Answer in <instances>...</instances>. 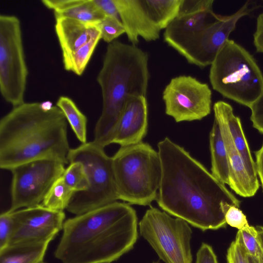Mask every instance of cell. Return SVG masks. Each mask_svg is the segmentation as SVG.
Wrapping results in <instances>:
<instances>
[{"label":"cell","instance_id":"11","mask_svg":"<svg viewBox=\"0 0 263 263\" xmlns=\"http://www.w3.org/2000/svg\"><path fill=\"white\" fill-rule=\"evenodd\" d=\"M65 166L59 160L43 159L21 164L11 170L9 211L41 204L52 184L62 176Z\"/></svg>","mask_w":263,"mask_h":263},{"label":"cell","instance_id":"26","mask_svg":"<svg viewBox=\"0 0 263 263\" xmlns=\"http://www.w3.org/2000/svg\"><path fill=\"white\" fill-rule=\"evenodd\" d=\"M74 193L61 176L52 184L41 204L53 210L63 211L67 208Z\"/></svg>","mask_w":263,"mask_h":263},{"label":"cell","instance_id":"4","mask_svg":"<svg viewBox=\"0 0 263 263\" xmlns=\"http://www.w3.org/2000/svg\"><path fill=\"white\" fill-rule=\"evenodd\" d=\"M148 55L136 45L115 40L108 44L97 81L102 96L101 115L94 129L96 144L112 143L118 123L133 97L145 96L150 78Z\"/></svg>","mask_w":263,"mask_h":263},{"label":"cell","instance_id":"33","mask_svg":"<svg viewBox=\"0 0 263 263\" xmlns=\"http://www.w3.org/2000/svg\"><path fill=\"white\" fill-rule=\"evenodd\" d=\"M253 126L263 134V93L250 107Z\"/></svg>","mask_w":263,"mask_h":263},{"label":"cell","instance_id":"18","mask_svg":"<svg viewBox=\"0 0 263 263\" xmlns=\"http://www.w3.org/2000/svg\"><path fill=\"white\" fill-rule=\"evenodd\" d=\"M55 19V32L62 56L71 53L86 45L100 29L99 24H91L65 17Z\"/></svg>","mask_w":263,"mask_h":263},{"label":"cell","instance_id":"41","mask_svg":"<svg viewBox=\"0 0 263 263\" xmlns=\"http://www.w3.org/2000/svg\"><path fill=\"white\" fill-rule=\"evenodd\" d=\"M40 263H45V262H44L43 261H42V262H40Z\"/></svg>","mask_w":263,"mask_h":263},{"label":"cell","instance_id":"36","mask_svg":"<svg viewBox=\"0 0 263 263\" xmlns=\"http://www.w3.org/2000/svg\"><path fill=\"white\" fill-rule=\"evenodd\" d=\"M253 43L256 51L263 53V12L258 15L256 30L253 34Z\"/></svg>","mask_w":263,"mask_h":263},{"label":"cell","instance_id":"6","mask_svg":"<svg viewBox=\"0 0 263 263\" xmlns=\"http://www.w3.org/2000/svg\"><path fill=\"white\" fill-rule=\"evenodd\" d=\"M212 88L223 97L250 108L263 93V73L253 56L228 40L211 65Z\"/></svg>","mask_w":263,"mask_h":263},{"label":"cell","instance_id":"35","mask_svg":"<svg viewBox=\"0 0 263 263\" xmlns=\"http://www.w3.org/2000/svg\"><path fill=\"white\" fill-rule=\"evenodd\" d=\"M93 2L105 16H112L120 19L114 0H93Z\"/></svg>","mask_w":263,"mask_h":263},{"label":"cell","instance_id":"40","mask_svg":"<svg viewBox=\"0 0 263 263\" xmlns=\"http://www.w3.org/2000/svg\"><path fill=\"white\" fill-rule=\"evenodd\" d=\"M152 263H160L159 261H153Z\"/></svg>","mask_w":263,"mask_h":263},{"label":"cell","instance_id":"39","mask_svg":"<svg viewBox=\"0 0 263 263\" xmlns=\"http://www.w3.org/2000/svg\"><path fill=\"white\" fill-rule=\"evenodd\" d=\"M249 260L250 263H256L255 261L250 255H249Z\"/></svg>","mask_w":263,"mask_h":263},{"label":"cell","instance_id":"16","mask_svg":"<svg viewBox=\"0 0 263 263\" xmlns=\"http://www.w3.org/2000/svg\"><path fill=\"white\" fill-rule=\"evenodd\" d=\"M147 115L145 96L130 99L120 118L112 143L125 146L142 142L147 130Z\"/></svg>","mask_w":263,"mask_h":263},{"label":"cell","instance_id":"7","mask_svg":"<svg viewBox=\"0 0 263 263\" xmlns=\"http://www.w3.org/2000/svg\"><path fill=\"white\" fill-rule=\"evenodd\" d=\"M104 149L93 141L70 149L69 163L80 161L84 165L89 185L86 190L74 194L68 212L79 215L119 199L112 158Z\"/></svg>","mask_w":263,"mask_h":263},{"label":"cell","instance_id":"5","mask_svg":"<svg viewBox=\"0 0 263 263\" xmlns=\"http://www.w3.org/2000/svg\"><path fill=\"white\" fill-rule=\"evenodd\" d=\"M111 158L119 199L144 206L156 200L162 177L158 152L141 142L121 146Z\"/></svg>","mask_w":263,"mask_h":263},{"label":"cell","instance_id":"38","mask_svg":"<svg viewBox=\"0 0 263 263\" xmlns=\"http://www.w3.org/2000/svg\"><path fill=\"white\" fill-rule=\"evenodd\" d=\"M259 238L263 248V227L257 226L256 228Z\"/></svg>","mask_w":263,"mask_h":263},{"label":"cell","instance_id":"12","mask_svg":"<svg viewBox=\"0 0 263 263\" xmlns=\"http://www.w3.org/2000/svg\"><path fill=\"white\" fill-rule=\"evenodd\" d=\"M162 98L166 114L177 122L200 120L211 112V89L207 84L190 76L172 78Z\"/></svg>","mask_w":263,"mask_h":263},{"label":"cell","instance_id":"29","mask_svg":"<svg viewBox=\"0 0 263 263\" xmlns=\"http://www.w3.org/2000/svg\"><path fill=\"white\" fill-rule=\"evenodd\" d=\"M101 39L110 43L122 34L125 33L124 27L120 19L106 16L99 24Z\"/></svg>","mask_w":263,"mask_h":263},{"label":"cell","instance_id":"24","mask_svg":"<svg viewBox=\"0 0 263 263\" xmlns=\"http://www.w3.org/2000/svg\"><path fill=\"white\" fill-rule=\"evenodd\" d=\"M56 105L63 112L77 139L82 144L87 142V119L74 101L67 96H62L59 98Z\"/></svg>","mask_w":263,"mask_h":263},{"label":"cell","instance_id":"37","mask_svg":"<svg viewBox=\"0 0 263 263\" xmlns=\"http://www.w3.org/2000/svg\"><path fill=\"white\" fill-rule=\"evenodd\" d=\"M256 169L259 176L263 190V143L261 147L255 152Z\"/></svg>","mask_w":263,"mask_h":263},{"label":"cell","instance_id":"14","mask_svg":"<svg viewBox=\"0 0 263 263\" xmlns=\"http://www.w3.org/2000/svg\"><path fill=\"white\" fill-rule=\"evenodd\" d=\"M213 0H183L175 18L165 29L163 37L167 44L198 32L214 21Z\"/></svg>","mask_w":263,"mask_h":263},{"label":"cell","instance_id":"31","mask_svg":"<svg viewBox=\"0 0 263 263\" xmlns=\"http://www.w3.org/2000/svg\"><path fill=\"white\" fill-rule=\"evenodd\" d=\"M13 230V220L9 211L0 215V249L7 246L10 242Z\"/></svg>","mask_w":263,"mask_h":263},{"label":"cell","instance_id":"20","mask_svg":"<svg viewBox=\"0 0 263 263\" xmlns=\"http://www.w3.org/2000/svg\"><path fill=\"white\" fill-rule=\"evenodd\" d=\"M41 2L53 11L55 18L69 17L86 23L99 24L105 17L93 0H42Z\"/></svg>","mask_w":263,"mask_h":263},{"label":"cell","instance_id":"3","mask_svg":"<svg viewBox=\"0 0 263 263\" xmlns=\"http://www.w3.org/2000/svg\"><path fill=\"white\" fill-rule=\"evenodd\" d=\"M68 122L57 106L41 102L13 107L0 121V167L10 171L29 161L50 159L69 163Z\"/></svg>","mask_w":263,"mask_h":263},{"label":"cell","instance_id":"15","mask_svg":"<svg viewBox=\"0 0 263 263\" xmlns=\"http://www.w3.org/2000/svg\"><path fill=\"white\" fill-rule=\"evenodd\" d=\"M129 41L133 45L139 37L147 42L160 37V30L151 19L144 0H114Z\"/></svg>","mask_w":263,"mask_h":263},{"label":"cell","instance_id":"32","mask_svg":"<svg viewBox=\"0 0 263 263\" xmlns=\"http://www.w3.org/2000/svg\"><path fill=\"white\" fill-rule=\"evenodd\" d=\"M225 219L227 224L241 230L249 225L246 216L239 208L230 205L225 214Z\"/></svg>","mask_w":263,"mask_h":263},{"label":"cell","instance_id":"25","mask_svg":"<svg viewBox=\"0 0 263 263\" xmlns=\"http://www.w3.org/2000/svg\"><path fill=\"white\" fill-rule=\"evenodd\" d=\"M101 39V31L100 29L86 45L71 53L62 56L64 69L76 75L81 76Z\"/></svg>","mask_w":263,"mask_h":263},{"label":"cell","instance_id":"2","mask_svg":"<svg viewBox=\"0 0 263 263\" xmlns=\"http://www.w3.org/2000/svg\"><path fill=\"white\" fill-rule=\"evenodd\" d=\"M136 211L114 202L64 221L54 252L62 263H110L132 250L138 233Z\"/></svg>","mask_w":263,"mask_h":263},{"label":"cell","instance_id":"22","mask_svg":"<svg viewBox=\"0 0 263 263\" xmlns=\"http://www.w3.org/2000/svg\"><path fill=\"white\" fill-rule=\"evenodd\" d=\"M212 174L224 184H229V159L226 144L217 121L214 119L210 133Z\"/></svg>","mask_w":263,"mask_h":263},{"label":"cell","instance_id":"28","mask_svg":"<svg viewBox=\"0 0 263 263\" xmlns=\"http://www.w3.org/2000/svg\"><path fill=\"white\" fill-rule=\"evenodd\" d=\"M240 230L244 245L249 254L256 263H262L263 248L256 229L249 224Z\"/></svg>","mask_w":263,"mask_h":263},{"label":"cell","instance_id":"1","mask_svg":"<svg viewBox=\"0 0 263 263\" xmlns=\"http://www.w3.org/2000/svg\"><path fill=\"white\" fill-rule=\"evenodd\" d=\"M162 177L157 197L165 212L203 231L226 228L225 214L239 200L184 148L166 137L158 144Z\"/></svg>","mask_w":263,"mask_h":263},{"label":"cell","instance_id":"10","mask_svg":"<svg viewBox=\"0 0 263 263\" xmlns=\"http://www.w3.org/2000/svg\"><path fill=\"white\" fill-rule=\"evenodd\" d=\"M256 7L247 1L237 11L230 15L217 14L216 19L202 30L175 40L168 45L190 64L200 68L211 65L224 46L236 24L249 15Z\"/></svg>","mask_w":263,"mask_h":263},{"label":"cell","instance_id":"21","mask_svg":"<svg viewBox=\"0 0 263 263\" xmlns=\"http://www.w3.org/2000/svg\"><path fill=\"white\" fill-rule=\"evenodd\" d=\"M51 240L29 241L0 249V263H40Z\"/></svg>","mask_w":263,"mask_h":263},{"label":"cell","instance_id":"19","mask_svg":"<svg viewBox=\"0 0 263 263\" xmlns=\"http://www.w3.org/2000/svg\"><path fill=\"white\" fill-rule=\"evenodd\" d=\"M221 132L229 154L228 185L232 190L240 196L252 197L259 189L258 180L254 179L251 176L233 142L221 130Z\"/></svg>","mask_w":263,"mask_h":263},{"label":"cell","instance_id":"23","mask_svg":"<svg viewBox=\"0 0 263 263\" xmlns=\"http://www.w3.org/2000/svg\"><path fill=\"white\" fill-rule=\"evenodd\" d=\"M183 0H144L146 9L160 30L165 29L178 14Z\"/></svg>","mask_w":263,"mask_h":263},{"label":"cell","instance_id":"30","mask_svg":"<svg viewBox=\"0 0 263 263\" xmlns=\"http://www.w3.org/2000/svg\"><path fill=\"white\" fill-rule=\"evenodd\" d=\"M249 255L239 230L237 231L235 240L231 242L228 249L227 263H250Z\"/></svg>","mask_w":263,"mask_h":263},{"label":"cell","instance_id":"42","mask_svg":"<svg viewBox=\"0 0 263 263\" xmlns=\"http://www.w3.org/2000/svg\"><path fill=\"white\" fill-rule=\"evenodd\" d=\"M262 263H263V258H262Z\"/></svg>","mask_w":263,"mask_h":263},{"label":"cell","instance_id":"9","mask_svg":"<svg viewBox=\"0 0 263 263\" xmlns=\"http://www.w3.org/2000/svg\"><path fill=\"white\" fill-rule=\"evenodd\" d=\"M139 226L141 235L165 263H192V231L186 221L151 207Z\"/></svg>","mask_w":263,"mask_h":263},{"label":"cell","instance_id":"27","mask_svg":"<svg viewBox=\"0 0 263 263\" xmlns=\"http://www.w3.org/2000/svg\"><path fill=\"white\" fill-rule=\"evenodd\" d=\"M69 164L62 176L64 182L75 193L86 190L89 184L84 165L80 161Z\"/></svg>","mask_w":263,"mask_h":263},{"label":"cell","instance_id":"13","mask_svg":"<svg viewBox=\"0 0 263 263\" xmlns=\"http://www.w3.org/2000/svg\"><path fill=\"white\" fill-rule=\"evenodd\" d=\"M10 212L13 230L8 245L29 241L52 240L63 230L65 218L63 211L53 210L41 204Z\"/></svg>","mask_w":263,"mask_h":263},{"label":"cell","instance_id":"8","mask_svg":"<svg viewBox=\"0 0 263 263\" xmlns=\"http://www.w3.org/2000/svg\"><path fill=\"white\" fill-rule=\"evenodd\" d=\"M28 70L21 22L11 15H0V92L13 107L25 102Z\"/></svg>","mask_w":263,"mask_h":263},{"label":"cell","instance_id":"17","mask_svg":"<svg viewBox=\"0 0 263 263\" xmlns=\"http://www.w3.org/2000/svg\"><path fill=\"white\" fill-rule=\"evenodd\" d=\"M213 110L214 119L218 123L221 130L233 142L251 176L258 180L255 162L252 158L240 118L234 115L232 106L223 101L215 102Z\"/></svg>","mask_w":263,"mask_h":263},{"label":"cell","instance_id":"34","mask_svg":"<svg viewBox=\"0 0 263 263\" xmlns=\"http://www.w3.org/2000/svg\"><path fill=\"white\" fill-rule=\"evenodd\" d=\"M196 263H218L212 247L202 242L196 254Z\"/></svg>","mask_w":263,"mask_h":263}]
</instances>
